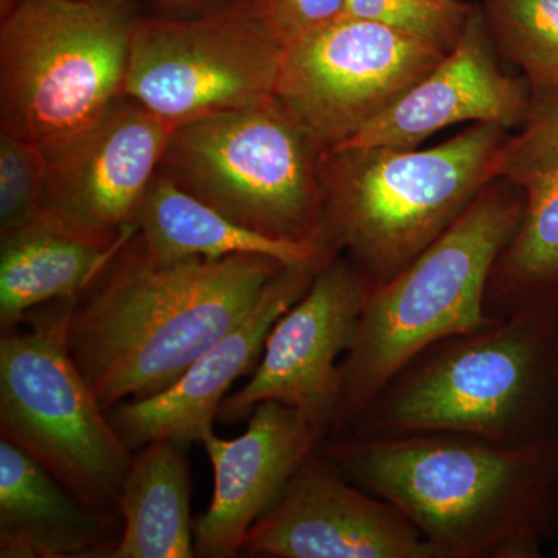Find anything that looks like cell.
<instances>
[{"instance_id": "obj_1", "label": "cell", "mask_w": 558, "mask_h": 558, "mask_svg": "<svg viewBox=\"0 0 558 558\" xmlns=\"http://www.w3.org/2000/svg\"><path fill=\"white\" fill-rule=\"evenodd\" d=\"M319 450L399 509L438 558H539L558 539V436L509 447L459 435H347Z\"/></svg>"}, {"instance_id": "obj_2", "label": "cell", "mask_w": 558, "mask_h": 558, "mask_svg": "<svg viewBox=\"0 0 558 558\" xmlns=\"http://www.w3.org/2000/svg\"><path fill=\"white\" fill-rule=\"evenodd\" d=\"M286 267L263 255L157 264L135 233L73 300L70 354L106 411L159 395L247 317Z\"/></svg>"}, {"instance_id": "obj_3", "label": "cell", "mask_w": 558, "mask_h": 558, "mask_svg": "<svg viewBox=\"0 0 558 558\" xmlns=\"http://www.w3.org/2000/svg\"><path fill=\"white\" fill-rule=\"evenodd\" d=\"M348 435H459L509 447L556 438L558 292L425 349Z\"/></svg>"}, {"instance_id": "obj_4", "label": "cell", "mask_w": 558, "mask_h": 558, "mask_svg": "<svg viewBox=\"0 0 558 558\" xmlns=\"http://www.w3.org/2000/svg\"><path fill=\"white\" fill-rule=\"evenodd\" d=\"M523 213V191L494 180L405 269L366 286L354 340L340 362L339 402L328 438L351 433L381 389L425 349L498 319L484 307L488 279Z\"/></svg>"}, {"instance_id": "obj_5", "label": "cell", "mask_w": 558, "mask_h": 558, "mask_svg": "<svg viewBox=\"0 0 558 558\" xmlns=\"http://www.w3.org/2000/svg\"><path fill=\"white\" fill-rule=\"evenodd\" d=\"M508 130L475 123L435 148H349L326 160V245L344 252L366 286L425 252L497 180Z\"/></svg>"}, {"instance_id": "obj_6", "label": "cell", "mask_w": 558, "mask_h": 558, "mask_svg": "<svg viewBox=\"0 0 558 558\" xmlns=\"http://www.w3.org/2000/svg\"><path fill=\"white\" fill-rule=\"evenodd\" d=\"M329 153L277 97L172 128L159 172L274 240L326 245Z\"/></svg>"}, {"instance_id": "obj_7", "label": "cell", "mask_w": 558, "mask_h": 558, "mask_svg": "<svg viewBox=\"0 0 558 558\" xmlns=\"http://www.w3.org/2000/svg\"><path fill=\"white\" fill-rule=\"evenodd\" d=\"M72 306L73 300L54 301L28 312L27 328L2 330L0 433L116 523L132 451L70 354Z\"/></svg>"}, {"instance_id": "obj_8", "label": "cell", "mask_w": 558, "mask_h": 558, "mask_svg": "<svg viewBox=\"0 0 558 558\" xmlns=\"http://www.w3.org/2000/svg\"><path fill=\"white\" fill-rule=\"evenodd\" d=\"M124 5L3 0L0 131L47 145L123 97L135 24Z\"/></svg>"}, {"instance_id": "obj_9", "label": "cell", "mask_w": 558, "mask_h": 558, "mask_svg": "<svg viewBox=\"0 0 558 558\" xmlns=\"http://www.w3.org/2000/svg\"><path fill=\"white\" fill-rule=\"evenodd\" d=\"M253 0L191 20H135L124 97L171 128L275 94L284 57Z\"/></svg>"}, {"instance_id": "obj_10", "label": "cell", "mask_w": 558, "mask_h": 558, "mask_svg": "<svg viewBox=\"0 0 558 558\" xmlns=\"http://www.w3.org/2000/svg\"><path fill=\"white\" fill-rule=\"evenodd\" d=\"M444 54L376 22L341 14L286 47L275 97L332 153L395 105Z\"/></svg>"}, {"instance_id": "obj_11", "label": "cell", "mask_w": 558, "mask_h": 558, "mask_svg": "<svg viewBox=\"0 0 558 558\" xmlns=\"http://www.w3.org/2000/svg\"><path fill=\"white\" fill-rule=\"evenodd\" d=\"M171 130L123 95L97 120L40 145L47 179L38 222L98 244L137 233L140 205L159 172Z\"/></svg>"}, {"instance_id": "obj_12", "label": "cell", "mask_w": 558, "mask_h": 558, "mask_svg": "<svg viewBox=\"0 0 558 558\" xmlns=\"http://www.w3.org/2000/svg\"><path fill=\"white\" fill-rule=\"evenodd\" d=\"M366 296V282L337 253L310 290L274 326L252 379L220 405L222 424L248 418L263 402L300 411L329 436L339 402V360L347 354Z\"/></svg>"}, {"instance_id": "obj_13", "label": "cell", "mask_w": 558, "mask_h": 558, "mask_svg": "<svg viewBox=\"0 0 558 558\" xmlns=\"http://www.w3.org/2000/svg\"><path fill=\"white\" fill-rule=\"evenodd\" d=\"M322 449V447H319ZM241 554L274 558H438L399 509L349 484L322 450L245 535Z\"/></svg>"}, {"instance_id": "obj_14", "label": "cell", "mask_w": 558, "mask_h": 558, "mask_svg": "<svg viewBox=\"0 0 558 558\" xmlns=\"http://www.w3.org/2000/svg\"><path fill=\"white\" fill-rule=\"evenodd\" d=\"M247 432L220 439L215 429L202 439L213 468V497L194 521V557L241 556L250 529L275 508L301 465L328 435L300 411L263 402L252 411Z\"/></svg>"}, {"instance_id": "obj_15", "label": "cell", "mask_w": 558, "mask_h": 558, "mask_svg": "<svg viewBox=\"0 0 558 558\" xmlns=\"http://www.w3.org/2000/svg\"><path fill=\"white\" fill-rule=\"evenodd\" d=\"M322 267L279 271L247 317L201 355L175 384L159 395L130 400L108 411L110 424L130 450L159 439L175 440L183 447L202 442L215 429L220 405L234 381L255 373L271 329L303 299Z\"/></svg>"}, {"instance_id": "obj_16", "label": "cell", "mask_w": 558, "mask_h": 558, "mask_svg": "<svg viewBox=\"0 0 558 558\" xmlns=\"http://www.w3.org/2000/svg\"><path fill=\"white\" fill-rule=\"evenodd\" d=\"M483 10L475 9L457 46L354 138L349 148H417L436 132L459 123L520 128L531 106L526 78L505 75Z\"/></svg>"}, {"instance_id": "obj_17", "label": "cell", "mask_w": 558, "mask_h": 558, "mask_svg": "<svg viewBox=\"0 0 558 558\" xmlns=\"http://www.w3.org/2000/svg\"><path fill=\"white\" fill-rule=\"evenodd\" d=\"M495 174L524 194L523 219L484 303L488 317L505 318L558 292V87H532L526 119L499 150Z\"/></svg>"}, {"instance_id": "obj_18", "label": "cell", "mask_w": 558, "mask_h": 558, "mask_svg": "<svg viewBox=\"0 0 558 558\" xmlns=\"http://www.w3.org/2000/svg\"><path fill=\"white\" fill-rule=\"evenodd\" d=\"M113 521L101 519L25 451L0 442V557H108Z\"/></svg>"}, {"instance_id": "obj_19", "label": "cell", "mask_w": 558, "mask_h": 558, "mask_svg": "<svg viewBox=\"0 0 558 558\" xmlns=\"http://www.w3.org/2000/svg\"><path fill=\"white\" fill-rule=\"evenodd\" d=\"M137 240L148 259L157 264L263 255L299 267L319 266L333 256L315 245L274 240L245 229L179 189L161 172H157L140 205Z\"/></svg>"}, {"instance_id": "obj_20", "label": "cell", "mask_w": 558, "mask_h": 558, "mask_svg": "<svg viewBox=\"0 0 558 558\" xmlns=\"http://www.w3.org/2000/svg\"><path fill=\"white\" fill-rule=\"evenodd\" d=\"M132 236L98 244L36 222L2 238L0 328H16L36 307L78 299Z\"/></svg>"}, {"instance_id": "obj_21", "label": "cell", "mask_w": 558, "mask_h": 558, "mask_svg": "<svg viewBox=\"0 0 558 558\" xmlns=\"http://www.w3.org/2000/svg\"><path fill=\"white\" fill-rule=\"evenodd\" d=\"M182 447L159 439L132 451L119 498L123 532L109 558L194 557L193 483Z\"/></svg>"}, {"instance_id": "obj_22", "label": "cell", "mask_w": 558, "mask_h": 558, "mask_svg": "<svg viewBox=\"0 0 558 558\" xmlns=\"http://www.w3.org/2000/svg\"><path fill=\"white\" fill-rule=\"evenodd\" d=\"M483 13L495 49L532 87H558V0H486Z\"/></svg>"}, {"instance_id": "obj_23", "label": "cell", "mask_w": 558, "mask_h": 558, "mask_svg": "<svg viewBox=\"0 0 558 558\" xmlns=\"http://www.w3.org/2000/svg\"><path fill=\"white\" fill-rule=\"evenodd\" d=\"M461 0H344V14L376 22L449 53L472 16Z\"/></svg>"}, {"instance_id": "obj_24", "label": "cell", "mask_w": 558, "mask_h": 558, "mask_svg": "<svg viewBox=\"0 0 558 558\" xmlns=\"http://www.w3.org/2000/svg\"><path fill=\"white\" fill-rule=\"evenodd\" d=\"M46 179L43 146L0 131V240L38 222Z\"/></svg>"}, {"instance_id": "obj_25", "label": "cell", "mask_w": 558, "mask_h": 558, "mask_svg": "<svg viewBox=\"0 0 558 558\" xmlns=\"http://www.w3.org/2000/svg\"><path fill=\"white\" fill-rule=\"evenodd\" d=\"M260 16L288 47L300 36L344 14V0H253Z\"/></svg>"}, {"instance_id": "obj_26", "label": "cell", "mask_w": 558, "mask_h": 558, "mask_svg": "<svg viewBox=\"0 0 558 558\" xmlns=\"http://www.w3.org/2000/svg\"><path fill=\"white\" fill-rule=\"evenodd\" d=\"M157 5L167 7V9H205V7L218 3L220 0H150Z\"/></svg>"}, {"instance_id": "obj_27", "label": "cell", "mask_w": 558, "mask_h": 558, "mask_svg": "<svg viewBox=\"0 0 558 558\" xmlns=\"http://www.w3.org/2000/svg\"><path fill=\"white\" fill-rule=\"evenodd\" d=\"M98 2L126 3V2H128V0H98Z\"/></svg>"}]
</instances>
